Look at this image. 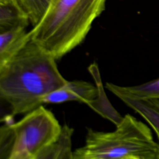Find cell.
Here are the masks:
<instances>
[{"instance_id":"1","label":"cell","mask_w":159,"mask_h":159,"mask_svg":"<svg viewBox=\"0 0 159 159\" xmlns=\"http://www.w3.org/2000/svg\"><path fill=\"white\" fill-rule=\"evenodd\" d=\"M68 81L56 60L30 40L0 66V98L13 116L27 114L43 104L42 99Z\"/></svg>"},{"instance_id":"2","label":"cell","mask_w":159,"mask_h":159,"mask_svg":"<svg viewBox=\"0 0 159 159\" xmlns=\"http://www.w3.org/2000/svg\"><path fill=\"white\" fill-rule=\"evenodd\" d=\"M107 0H57L30 30L31 40L56 60L80 45Z\"/></svg>"},{"instance_id":"3","label":"cell","mask_w":159,"mask_h":159,"mask_svg":"<svg viewBox=\"0 0 159 159\" xmlns=\"http://www.w3.org/2000/svg\"><path fill=\"white\" fill-rule=\"evenodd\" d=\"M73 159H159V144L150 128L127 114L112 132L88 129L84 145Z\"/></svg>"},{"instance_id":"4","label":"cell","mask_w":159,"mask_h":159,"mask_svg":"<svg viewBox=\"0 0 159 159\" xmlns=\"http://www.w3.org/2000/svg\"><path fill=\"white\" fill-rule=\"evenodd\" d=\"M61 125L42 105L19 121L0 129L1 159H37L59 135Z\"/></svg>"},{"instance_id":"5","label":"cell","mask_w":159,"mask_h":159,"mask_svg":"<svg viewBox=\"0 0 159 159\" xmlns=\"http://www.w3.org/2000/svg\"><path fill=\"white\" fill-rule=\"evenodd\" d=\"M98 95L97 87L81 80L67 81L61 87L50 93L42 99L43 104H60L67 101H78L86 104Z\"/></svg>"},{"instance_id":"6","label":"cell","mask_w":159,"mask_h":159,"mask_svg":"<svg viewBox=\"0 0 159 159\" xmlns=\"http://www.w3.org/2000/svg\"><path fill=\"white\" fill-rule=\"evenodd\" d=\"M88 69L97 87L98 95L85 104L103 118L110 120L116 126L117 125L122 121L123 117L112 106L106 94L98 65L93 63L89 66Z\"/></svg>"},{"instance_id":"7","label":"cell","mask_w":159,"mask_h":159,"mask_svg":"<svg viewBox=\"0 0 159 159\" xmlns=\"http://www.w3.org/2000/svg\"><path fill=\"white\" fill-rule=\"evenodd\" d=\"M17 27L0 32V66L14 57L30 40V31Z\"/></svg>"},{"instance_id":"8","label":"cell","mask_w":159,"mask_h":159,"mask_svg":"<svg viewBox=\"0 0 159 159\" xmlns=\"http://www.w3.org/2000/svg\"><path fill=\"white\" fill-rule=\"evenodd\" d=\"M29 19L18 0H0V32L17 27H27Z\"/></svg>"},{"instance_id":"9","label":"cell","mask_w":159,"mask_h":159,"mask_svg":"<svg viewBox=\"0 0 159 159\" xmlns=\"http://www.w3.org/2000/svg\"><path fill=\"white\" fill-rule=\"evenodd\" d=\"M73 132V128L63 125L56 140L40 152L37 159H73L71 142Z\"/></svg>"},{"instance_id":"10","label":"cell","mask_w":159,"mask_h":159,"mask_svg":"<svg viewBox=\"0 0 159 159\" xmlns=\"http://www.w3.org/2000/svg\"><path fill=\"white\" fill-rule=\"evenodd\" d=\"M112 93L139 114L148 123L155 131L159 144V107L151 100L135 99L117 91H114Z\"/></svg>"},{"instance_id":"11","label":"cell","mask_w":159,"mask_h":159,"mask_svg":"<svg viewBox=\"0 0 159 159\" xmlns=\"http://www.w3.org/2000/svg\"><path fill=\"white\" fill-rule=\"evenodd\" d=\"M106 88L111 93L117 91L137 99H159V78L132 86H120L107 82Z\"/></svg>"},{"instance_id":"12","label":"cell","mask_w":159,"mask_h":159,"mask_svg":"<svg viewBox=\"0 0 159 159\" xmlns=\"http://www.w3.org/2000/svg\"><path fill=\"white\" fill-rule=\"evenodd\" d=\"M57 0H18L27 15L30 24L34 27L42 19Z\"/></svg>"},{"instance_id":"13","label":"cell","mask_w":159,"mask_h":159,"mask_svg":"<svg viewBox=\"0 0 159 159\" xmlns=\"http://www.w3.org/2000/svg\"><path fill=\"white\" fill-rule=\"evenodd\" d=\"M155 104L159 107V99H152L151 100Z\"/></svg>"}]
</instances>
